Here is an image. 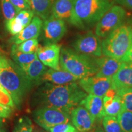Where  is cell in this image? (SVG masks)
Here are the masks:
<instances>
[{
	"instance_id": "cell-1",
	"label": "cell",
	"mask_w": 132,
	"mask_h": 132,
	"mask_svg": "<svg viewBox=\"0 0 132 132\" xmlns=\"http://www.w3.org/2000/svg\"><path fill=\"white\" fill-rule=\"evenodd\" d=\"M36 95L42 105L55 107L70 114L87 94L77 82L65 85L46 82Z\"/></svg>"
},
{
	"instance_id": "cell-2",
	"label": "cell",
	"mask_w": 132,
	"mask_h": 132,
	"mask_svg": "<svg viewBox=\"0 0 132 132\" xmlns=\"http://www.w3.org/2000/svg\"><path fill=\"white\" fill-rule=\"evenodd\" d=\"M0 82L18 108L33 87L23 69L3 55H0Z\"/></svg>"
},
{
	"instance_id": "cell-3",
	"label": "cell",
	"mask_w": 132,
	"mask_h": 132,
	"mask_svg": "<svg viewBox=\"0 0 132 132\" xmlns=\"http://www.w3.org/2000/svg\"><path fill=\"white\" fill-rule=\"evenodd\" d=\"M70 23L80 29L94 26L114 5V0H73Z\"/></svg>"
},
{
	"instance_id": "cell-4",
	"label": "cell",
	"mask_w": 132,
	"mask_h": 132,
	"mask_svg": "<svg viewBox=\"0 0 132 132\" xmlns=\"http://www.w3.org/2000/svg\"><path fill=\"white\" fill-rule=\"evenodd\" d=\"M59 65L61 69L78 79L95 75L98 71L94 57L69 48H62L61 50Z\"/></svg>"
},
{
	"instance_id": "cell-5",
	"label": "cell",
	"mask_w": 132,
	"mask_h": 132,
	"mask_svg": "<svg viewBox=\"0 0 132 132\" xmlns=\"http://www.w3.org/2000/svg\"><path fill=\"white\" fill-rule=\"evenodd\" d=\"M131 26L122 24L112 31L102 41V54L120 59L132 46Z\"/></svg>"
},
{
	"instance_id": "cell-6",
	"label": "cell",
	"mask_w": 132,
	"mask_h": 132,
	"mask_svg": "<svg viewBox=\"0 0 132 132\" xmlns=\"http://www.w3.org/2000/svg\"><path fill=\"white\" fill-rule=\"evenodd\" d=\"M34 122L45 130L59 123L70 122V114L67 111L50 106H42L32 113Z\"/></svg>"
},
{
	"instance_id": "cell-7",
	"label": "cell",
	"mask_w": 132,
	"mask_h": 132,
	"mask_svg": "<svg viewBox=\"0 0 132 132\" xmlns=\"http://www.w3.org/2000/svg\"><path fill=\"white\" fill-rule=\"evenodd\" d=\"M125 17V10L119 5H113L95 24V34L100 38H105L122 25Z\"/></svg>"
},
{
	"instance_id": "cell-8",
	"label": "cell",
	"mask_w": 132,
	"mask_h": 132,
	"mask_svg": "<svg viewBox=\"0 0 132 132\" xmlns=\"http://www.w3.org/2000/svg\"><path fill=\"white\" fill-rule=\"evenodd\" d=\"M74 50L92 57L102 56V41L100 38L92 31L78 36L73 43Z\"/></svg>"
},
{
	"instance_id": "cell-9",
	"label": "cell",
	"mask_w": 132,
	"mask_h": 132,
	"mask_svg": "<svg viewBox=\"0 0 132 132\" xmlns=\"http://www.w3.org/2000/svg\"><path fill=\"white\" fill-rule=\"evenodd\" d=\"M78 85L86 93L103 97L107 90L113 85L112 77H101L96 75L81 78Z\"/></svg>"
},
{
	"instance_id": "cell-10",
	"label": "cell",
	"mask_w": 132,
	"mask_h": 132,
	"mask_svg": "<svg viewBox=\"0 0 132 132\" xmlns=\"http://www.w3.org/2000/svg\"><path fill=\"white\" fill-rule=\"evenodd\" d=\"M44 37L47 44H56L67 32L65 21L51 15L43 24Z\"/></svg>"
},
{
	"instance_id": "cell-11",
	"label": "cell",
	"mask_w": 132,
	"mask_h": 132,
	"mask_svg": "<svg viewBox=\"0 0 132 132\" xmlns=\"http://www.w3.org/2000/svg\"><path fill=\"white\" fill-rule=\"evenodd\" d=\"M73 125L78 132H89L94 127L95 119L83 106L78 105L70 113Z\"/></svg>"
},
{
	"instance_id": "cell-12",
	"label": "cell",
	"mask_w": 132,
	"mask_h": 132,
	"mask_svg": "<svg viewBox=\"0 0 132 132\" xmlns=\"http://www.w3.org/2000/svg\"><path fill=\"white\" fill-rule=\"evenodd\" d=\"M61 50V45L57 44H47L44 47L39 46L36 53L38 59L45 66L59 70L61 69L59 65Z\"/></svg>"
},
{
	"instance_id": "cell-13",
	"label": "cell",
	"mask_w": 132,
	"mask_h": 132,
	"mask_svg": "<svg viewBox=\"0 0 132 132\" xmlns=\"http://www.w3.org/2000/svg\"><path fill=\"white\" fill-rule=\"evenodd\" d=\"M43 26L42 19L39 16H35L27 26L11 39V42L14 44L19 45L24 41L32 39H37L40 35Z\"/></svg>"
},
{
	"instance_id": "cell-14",
	"label": "cell",
	"mask_w": 132,
	"mask_h": 132,
	"mask_svg": "<svg viewBox=\"0 0 132 132\" xmlns=\"http://www.w3.org/2000/svg\"><path fill=\"white\" fill-rule=\"evenodd\" d=\"M94 58L98 68V71L95 75L101 77H113L123 62L120 59L106 56Z\"/></svg>"
},
{
	"instance_id": "cell-15",
	"label": "cell",
	"mask_w": 132,
	"mask_h": 132,
	"mask_svg": "<svg viewBox=\"0 0 132 132\" xmlns=\"http://www.w3.org/2000/svg\"><path fill=\"white\" fill-rule=\"evenodd\" d=\"M34 14V12L31 9L21 10L14 18L6 21V26L7 31L13 36L19 34L30 23Z\"/></svg>"
},
{
	"instance_id": "cell-16",
	"label": "cell",
	"mask_w": 132,
	"mask_h": 132,
	"mask_svg": "<svg viewBox=\"0 0 132 132\" xmlns=\"http://www.w3.org/2000/svg\"><path fill=\"white\" fill-rule=\"evenodd\" d=\"M78 79L75 76L62 69L56 70L47 69L41 79V82H48L54 85H65L70 82H77Z\"/></svg>"
},
{
	"instance_id": "cell-17",
	"label": "cell",
	"mask_w": 132,
	"mask_h": 132,
	"mask_svg": "<svg viewBox=\"0 0 132 132\" xmlns=\"http://www.w3.org/2000/svg\"><path fill=\"white\" fill-rule=\"evenodd\" d=\"M112 80L118 90L132 87V64L122 62L118 72L112 77Z\"/></svg>"
},
{
	"instance_id": "cell-18",
	"label": "cell",
	"mask_w": 132,
	"mask_h": 132,
	"mask_svg": "<svg viewBox=\"0 0 132 132\" xmlns=\"http://www.w3.org/2000/svg\"><path fill=\"white\" fill-rule=\"evenodd\" d=\"M80 105L85 107L96 120L102 119L105 116L103 97L92 94L87 95L80 102Z\"/></svg>"
},
{
	"instance_id": "cell-19",
	"label": "cell",
	"mask_w": 132,
	"mask_h": 132,
	"mask_svg": "<svg viewBox=\"0 0 132 132\" xmlns=\"http://www.w3.org/2000/svg\"><path fill=\"white\" fill-rule=\"evenodd\" d=\"M73 0H56L52 7L51 15L70 23L73 15Z\"/></svg>"
},
{
	"instance_id": "cell-20",
	"label": "cell",
	"mask_w": 132,
	"mask_h": 132,
	"mask_svg": "<svg viewBox=\"0 0 132 132\" xmlns=\"http://www.w3.org/2000/svg\"><path fill=\"white\" fill-rule=\"evenodd\" d=\"M22 69L34 86L42 83L41 79L48 69L37 57Z\"/></svg>"
},
{
	"instance_id": "cell-21",
	"label": "cell",
	"mask_w": 132,
	"mask_h": 132,
	"mask_svg": "<svg viewBox=\"0 0 132 132\" xmlns=\"http://www.w3.org/2000/svg\"><path fill=\"white\" fill-rule=\"evenodd\" d=\"M56 0H30L31 9L41 19L46 20L52 14V9Z\"/></svg>"
},
{
	"instance_id": "cell-22",
	"label": "cell",
	"mask_w": 132,
	"mask_h": 132,
	"mask_svg": "<svg viewBox=\"0 0 132 132\" xmlns=\"http://www.w3.org/2000/svg\"><path fill=\"white\" fill-rule=\"evenodd\" d=\"M11 56L14 61L21 69L24 68L33 61L37 58L36 53H26L20 52L18 50L16 44H14L11 48Z\"/></svg>"
},
{
	"instance_id": "cell-23",
	"label": "cell",
	"mask_w": 132,
	"mask_h": 132,
	"mask_svg": "<svg viewBox=\"0 0 132 132\" xmlns=\"http://www.w3.org/2000/svg\"><path fill=\"white\" fill-rule=\"evenodd\" d=\"M103 100L105 116H117L123 110L122 102L118 94L114 98L103 97Z\"/></svg>"
},
{
	"instance_id": "cell-24",
	"label": "cell",
	"mask_w": 132,
	"mask_h": 132,
	"mask_svg": "<svg viewBox=\"0 0 132 132\" xmlns=\"http://www.w3.org/2000/svg\"><path fill=\"white\" fill-rule=\"evenodd\" d=\"M105 132H122L118 118L113 116H105L102 119Z\"/></svg>"
},
{
	"instance_id": "cell-25",
	"label": "cell",
	"mask_w": 132,
	"mask_h": 132,
	"mask_svg": "<svg viewBox=\"0 0 132 132\" xmlns=\"http://www.w3.org/2000/svg\"><path fill=\"white\" fill-rule=\"evenodd\" d=\"M117 116L122 132H132V112L123 109Z\"/></svg>"
},
{
	"instance_id": "cell-26",
	"label": "cell",
	"mask_w": 132,
	"mask_h": 132,
	"mask_svg": "<svg viewBox=\"0 0 132 132\" xmlns=\"http://www.w3.org/2000/svg\"><path fill=\"white\" fill-rule=\"evenodd\" d=\"M2 12L6 21L13 19L21 11L12 4L10 0H1Z\"/></svg>"
},
{
	"instance_id": "cell-27",
	"label": "cell",
	"mask_w": 132,
	"mask_h": 132,
	"mask_svg": "<svg viewBox=\"0 0 132 132\" xmlns=\"http://www.w3.org/2000/svg\"><path fill=\"white\" fill-rule=\"evenodd\" d=\"M118 94L121 98L123 110L132 112V87L118 89Z\"/></svg>"
},
{
	"instance_id": "cell-28",
	"label": "cell",
	"mask_w": 132,
	"mask_h": 132,
	"mask_svg": "<svg viewBox=\"0 0 132 132\" xmlns=\"http://www.w3.org/2000/svg\"><path fill=\"white\" fill-rule=\"evenodd\" d=\"M39 47V42L37 39H29L20 43L19 45H16L19 50L26 53H36Z\"/></svg>"
},
{
	"instance_id": "cell-29",
	"label": "cell",
	"mask_w": 132,
	"mask_h": 132,
	"mask_svg": "<svg viewBox=\"0 0 132 132\" xmlns=\"http://www.w3.org/2000/svg\"><path fill=\"white\" fill-rule=\"evenodd\" d=\"M32 120L27 116H23L18 120L13 132H33Z\"/></svg>"
},
{
	"instance_id": "cell-30",
	"label": "cell",
	"mask_w": 132,
	"mask_h": 132,
	"mask_svg": "<svg viewBox=\"0 0 132 132\" xmlns=\"http://www.w3.org/2000/svg\"><path fill=\"white\" fill-rule=\"evenodd\" d=\"M50 132H77L78 130L70 122L62 123L50 128Z\"/></svg>"
},
{
	"instance_id": "cell-31",
	"label": "cell",
	"mask_w": 132,
	"mask_h": 132,
	"mask_svg": "<svg viewBox=\"0 0 132 132\" xmlns=\"http://www.w3.org/2000/svg\"><path fill=\"white\" fill-rule=\"evenodd\" d=\"M12 4L21 10L31 9L30 0H10Z\"/></svg>"
},
{
	"instance_id": "cell-32",
	"label": "cell",
	"mask_w": 132,
	"mask_h": 132,
	"mask_svg": "<svg viewBox=\"0 0 132 132\" xmlns=\"http://www.w3.org/2000/svg\"><path fill=\"white\" fill-rule=\"evenodd\" d=\"M12 113V108L11 106L4 105L0 102V118H8Z\"/></svg>"
},
{
	"instance_id": "cell-33",
	"label": "cell",
	"mask_w": 132,
	"mask_h": 132,
	"mask_svg": "<svg viewBox=\"0 0 132 132\" xmlns=\"http://www.w3.org/2000/svg\"><path fill=\"white\" fill-rule=\"evenodd\" d=\"M114 3L122 6L128 9H132V0H114Z\"/></svg>"
},
{
	"instance_id": "cell-34",
	"label": "cell",
	"mask_w": 132,
	"mask_h": 132,
	"mask_svg": "<svg viewBox=\"0 0 132 132\" xmlns=\"http://www.w3.org/2000/svg\"><path fill=\"white\" fill-rule=\"evenodd\" d=\"M121 61H122L123 62H126L132 64V46L128 50L127 53L125 54L124 56L121 59Z\"/></svg>"
},
{
	"instance_id": "cell-35",
	"label": "cell",
	"mask_w": 132,
	"mask_h": 132,
	"mask_svg": "<svg viewBox=\"0 0 132 132\" xmlns=\"http://www.w3.org/2000/svg\"><path fill=\"white\" fill-rule=\"evenodd\" d=\"M0 132H7L6 128H5L3 126V125L0 126Z\"/></svg>"
},
{
	"instance_id": "cell-36",
	"label": "cell",
	"mask_w": 132,
	"mask_h": 132,
	"mask_svg": "<svg viewBox=\"0 0 132 132\" xmlns=\"http://www.w3.org/2000/svg\"><path fill=\"white\" fill-rule=\"evenodd\" d=\"M3 122H4V120H3V119L0 118V126L3 125Z\"/></svg>"
},
{
	"instance_id": "cell-37",
	"label": "cell",
	"mask_w": 132,
	"mask_h": 132,
	"mask_svg": "<svg viewBox=\"0 0 132 132\" xmlns=\"http://www.w3.org/2000/svg\"><path fill=\"white\" fill-rule=\"evenodd\" d=\"M0 89H5L4 87L2 85H1V82H0Z\"/></svg>"
},
{
	"instance_id": "cell-38",
	"label": "cell",
	"mask_w": 132,
	"mask_h": 132,
	"mask_svg": "<svg viewBox=\"0 0 132 132\" xmlns=\"http://www.w3.org/2000/svg\"><path fill=\"white\" fill-rule=\"evenodd\" d=\"M130 23H131V24H132V18H131V19L130 20Z\"/></svg>"
},
{
	"instance_id": "cell-39",
	"label": "cell",
	"mask_w": 132,
	"mask_h": 132,
	"mask_svg": "<svg viewBox=\"0 0 132 132\" xmlns=\"http://www.w3.org/2000/svg\"><path fill=\"white\" fill-rule=\"evenodd\" d=\"M97 132H104V131H97Z\"/></svg>"
},
{
	"instance_id": "cell-40",
	"label": "cell",
	"mask_w": 132,
	"mask_h": 132,
	"mask_svg": "<svg viewBox=\"0 0 132 132\" xmlns=\"http://www.w3.org/2000/svg\"><path fill=\"white\" fill-rule=\"evenodd\" d=\"M131 43H132V34H131Z\"/></svg>"
},
{
	"instance_id": "cell-41",
	"label": "cell",
	"mask_w": 132,
	"mask_h": 132,
	"mask_svg": "<svg viewBox=\"0 0 132 132\" xmlns=\"http://www.w3.org/2000/svg\"><path fill=\"white\" fill-rule=\"evenodd\" d=\"M77 132H78V131H77Z\"/></svg>"
}]
</instances>
